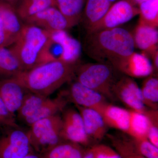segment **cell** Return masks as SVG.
Here are the masks:
<instances>
[{"mask_svg": "<svg viewBox=\"0 0 158 158\" xmlns=\"http://www.w3.org/2000/svg\"><path fill=\"white\" fill-rule=\"evenodd\" d=\"M28 92L15 77L0 79V97L9 111L14 115Z\"/></svg>", "mask_w": 158, "mask_h": 158, "instance_id": "obj_13", "label": "cell"}, {"mask_svg": "<svg viewBox=\"0 0 158 158\" xmlns=\"http://www.w3.org/2000/svg\"><path fill=\"white\" fill-rule=\"evenodd\" d=\"M23 23L37 26L49 32L66 31L71 28L66 18L56 6L32 15Z\"/></svg>", "mask_w": 158, "mask_h": 158, "instance_id": "obj_12", "label": "cell"}, {"mask_svg": "<svg viewBox=\"0 0 158 158\" xmlns=\"http://www.w3.org/2000/svg\"><path fill=\"white\" fill-rule=\"evenodd\" d=\"M134 144L139 152L146 158H158V148L151 143L148 139H134Z\"/></svg>", "mask_w": 158, "mask_h": 158, "instance_id": "obj_29", "label": "cell"}, {"mask_svg": "<svg viewBox=\"0 0 158 158\" xmlns=\"http://www.w3.org/2000/svg\"><path fill=\"white\" fill-rule=\"evenodd\" d=\"M78 65L56 60L23 71L14 77L29 92L49 97L74 78Z\"/></svg>", "mask_w": 158, "mask_h": 158, "instance_id": "obj_2", "label": "cell"}, {"mask_svg": "<svg viewBox=\"0 0 158 158\" xmlns=\"http://www.w3.org/2000/svg\"><path fill=\"white\" fill-rule=\"evenodd\" d=\"M50 33L33 25L24 23L15 42L9 47L20 62L24 71L40 64L43 53Z\"/></svg>", "mask_w": 158, "mask_h": 158, "instance_id": "obj_3", "label": "cell"}, {"mask_svg": "<svg viewBox=\"0 0 158 158\" xmlns=\"http://www.w3.org/2000/svg\"><path fill=\"white\" fill-rule=\"evenodd\" d=\"M144 114L148 121V139L156 147L158 148V110H146Z\"/></svg>", "mask_w": 158, "mask_h": 158, "instance_id": "obj_28", "label": "cell"}, {"mask_svg": "<svg viewBox=\"0 0 158 158\" xmlns=\"http://www.w3.org/2000/svg\"><path fill=\"white\" fill-rule=\"evenodd\" d=\"M6 130L0 136V158H22L35 152L27 131L19 126L6 127Z\"/></svg>", "mask_w": 158, "mask_h": 158, "instance_id": "obj_6", "label": "cell"}, {"mask_svg": "<svg viewBox=\"0 0 158 158\" xmlns=\"http://www.w3.org/2000/svg\"><path fill=\"white\" fill-rule=\"evenodd\" d=\"M113 93L131 110L144 113L147 108L143 104L140 88L132 78L123 76L118 78L113 87Z\"/></svg>", "mask_w": 158, "mask_h": 158, "instance_id": "obj_8", "label": "cell"}, {"mask_svg": "<svg viewBox=\"0 0 158 158\" xmlns=\"http://www.w3.org/2000/svg\"><path fill=\"white\" fill-rule=\"evenodd\" d=\"M83 158H94V157L93 152L92 151H90V152L84 156Z\"/></svg>", "mask_w": 158, "mask_h": 158, "instance_id": "obj_36", "label": "cell"}, {"mask_svg": "<svg viewBox=\"0 0 158 158\" xmlns=\"http://www.w3.org/2000/svg\"><path fill=\"white\" fill-rule=\"evenodd\" d=\"M0 46L6 47V39L4 24L0 15Z\"/></svg>", "mask_w": 158, "mask_h": 158, "instance_id": "obj_32", "label": "cell"}, {"mask_svg": "<svg viewBox=\"0 0 158 158\" xmlns=\"http://www.w3.org/2000/svg\"><path fill=\"white\" fill-rule=\"evenodd\" d=\"M100 114L107 127L126 133L129 121V110L108 103L103 108Z\"/></svg>", "mask_w": 158, "mask_h": 158, "instance_id": "obj_19", "label": "cell"}, {"mask_svg": "<svg viewBox=\"0 0 158 158\" xmlns=\"http://www.w3.org/2000/svg\"><path fill=\"white\" fill-rule=\"evenodd\" d=\"M23 71L19 60L11 49L7 47L0 46L1 79L14 77Z\"/></svg>", "mask_w": 158, "mask_h": 158, "instance_id": "obj_20", "label": "cell"}, {"mask_svg": "<svg viewBox=\"0 0 158 158\" xmlns=\"http://www.w3.org/2000/svg\"><path fill=\"white\" fill-rule=\"evenodd\" d=\"M140 158H145V157H143V156H141V157H140Z\"/></svg>", "mask_w": 158, "mask_h": 158, "instance_id": "obj_38", "label": "cell"}, {"mask_svg": "<svg viewBox=\"0 0 158 158\" xmlns=\"http://www.w3.org/2000/svg\"><path fill=\"white\" fill-rule=\"evenodd\" d=\"M109 64L119 73L132 78L146 77L153 74L152 62L144 53L134 52L129 56L115 59Z\"/></svg>", "mask_w": 158, "mask_h": 158, "instance_id": "obj_9", "label": "cell"}, {"mask_svg": "<svg viewBox=\"0 0 158 158\" xmlns=\"http://www.w3.org/2000/svg\"><path fill=\"white\" fill-rule=\"evenodd\" d=\"M27 131L34 151L39 155L63 141L62 116L56 114L34 123Z\"/></svg>", "mask_w": 158, "mask_h": 158, "instance_id": "obj_5", "label": "cell"}, {"mask_svg": "<svg viewBox=\"0 0 158 158\" xmlns=\"http://www.w3.org/2000/svg\"><path fill=\"white\" fill-rule=\"evenodd\" d=\"M130 118L126 134L136 139H148V121L143 113L129 110Z\"/></svg>", "mask_w": 158, "mask_h": 158, "instance_id": "obj_23", "label": "cell"}, {"mask_svg": "<svg viewBox=\"0 0 158 158\" xmlns=\"http://www.w3.org/2000/svg\"><path fill=\"white\" fill-rule=\"evenodd\" d=\"M133 1H134V2L135 3L136 5L138 6L141 3L144 2L148 1V0H133Z\"/></svg>", "mask_w": 158, "mask_h": 158, "instance_id": "obj_37", "label": "cell"}, {"mask_svg": "<svg viewBox=\"0 0 158 158\" xmlns=\"http://www.w3.org/2000/svg\"><path fill=\"white\" fill-rule=\"evenodd\" d=\"M1 1L10 4V5H11V6H13L14 7L15 6V4L17 2L18 0H1Z\"/></svg>", "mask_w": 158, "mask_h": 158, "instance_id": "obj_35", "label": "cell"}, {"mask_svg": "<svg viewBox=\"0 0 158 158\" xmlns=\"http://www.w3.org/2000/svg\"><path fill=\"white\" fill-rule=\"evenodd\" d=\"M157 28L138 22L132 34L135 46L143 51L148 57H151L158 51Z\"/></svg>", "mask_w": 158, "mask_h": 158, "instance_id": "obj_15", "label": "cell"}, {"mask_svg": "<svg viewBox=\"0 0 158 158\" xmlns=\"http://www.w3.org/2000/svg\"><path fill=\"white\" fill-rule=\"evenodd\" d=\"M56 7L67 19L71 27L81 22L86 0H56Z\"/></svg>", "mask_w": 158, "mask_h": 158, "instance_id": "obj_22", "label": "cell"}, {"mask_svg": "<svg viewBox=\"0 0 158 158\" xmlns=\"http://www.w3.org/2000/svg\"><path fill=\"white\" fill-rule=\"evenodd\" d=\"M119 0H87L81 22L86 31L102 19L113 4Z\"/></svg>", "mask_w": 158, "mask_h": 158, "instance_id": "obj_18", "label": "cell"}, {"mask_svg": "<svg viewBox=\"0 0 158 158\" xmlns=\"http://www.w3.org/2000/svg\"><path fill=\"white\" fill-rule=\"evenodd\" d=\"M0 15L2 19L6 39V47L12 45L23 28L24 23L18 15L14 7L0 0Z\"/></svg>", "mask_w": 158, "mask_h": 158, "instance_id": "obj_16", "label": "cell"}, {"mask_svg": "<svg viewBox=\"0 0 158 158\" xmlns=\"http://www.w3.org/2000/svg\"><path fill=\"white\" fill-rule=\"evenodd\" d=\"M62 113V140L78 144L88 143L89 138L85 131L81 116L78 110L65 108Z\"/></svg>", "mask_w": 158, "mask_h": 158, "instance_id": "obj_11", "label": "cell"}, {"mask_svg": "<svg viewBox=\"0 0 158 158\" xmlns=\"http://www.w3.org/2000/svg\"><path fill=\"white\" fill-rule=\"evenodd\" d=\"M63 44L64 53L62 61L71 64H78L81 51L80 43L66 33L63 38Z\"/></svg>", "mask_w": 158, "mask_h": 158, "instance_id": "obj_27", "label": "cell"}, {"mask_svg": "<svg viewBox=\"0 0 158 158\" xmlns=\"http://www.w3.org/2000/svg\"><path fill=\"white\" fill-rule=\"evenodd\" d=\"M152 59V64L153 69V73H155L156 75L158 71V51L156 52L151 56Z\"/></svg>", "mask_w": 158, "mask_h": 158, "instance_id": "obj_33", "label": "cell"}, {"mask_svg": "<svg viewBox=\"0 0 158 158\" xmlns=\"http://www.w3.org/2000/svg\"><path fill=\"white\" fill-rule=\"evenodd\" d=\"M81 116L85 131L89 138L102 139L106 135L107 127L101 115L95 110L76 106Z\"/></svg>", "mask_w": 158, "mask_h": 158, "instance_id": "obj_17", "label": "cell"}, {"mask_svg": "<svg viewBox=\"0 0 158 158\" xmlns=\"http://www.w3.org/2000/svg\"><path fill=\"white\" fill-rule=\"evenodd\" d=\"M118 72L112 65L97 62L78 64L76 70V81L87 88L100 94L106 99L115 98L113 87L118 78Z\"/></svg>", "mask_w": 158, "mask_h": 158, "instance_id": "obj_4", "label": "cell"}, {"mask_svg": "<svg viewBox=\"0 0 158 158\" xmlns=\"http://www.w3.org/2000/svg\"><path fill=\"white\" fill-rule=\"evenodd\" d=\"M139 14L138 6L133 0H119L113 4L100 20L86 32L92 33L118 27Z\"/></svg>", "mask_w": 158, "mask_h": 158, "instance_id": "obj_7", "label": "cell"}, {"mask_svg": "<svg viewBox=\"0 0 158 158\" xmlns=\"http://www.w3.org/2000/svg\"><path fill=\"white\" fill-rule=\"evenodd\" d=\"M65 91L60 92L54 98L47 97L34 113L24 120L25 124L30 127L37 121L53 116L63 112L69 102Z\"/></svg>", "mask_w": 158, "mask_h": 158, "instance_id": "obj_14", "label": "cell"}, {"mask_svg": "<svg viewBox=\"0 0 158 158\" xmlns=\"http://www.w3.org/2000/svg\"><path fill=\"white\" fill-rule=\"evenodd\" d=\"M94 158H122L109 148L105 146H98L92 150Z\"/></svg>", "mask_w": 158, "mask_h": 158, "instance_id": "obj_31", "label": "cell"}, {"mask_svg": "<svg viewBox=\"0 0 158 158\" xmlns=\"http://www.w3.org/2000/svg\"><path fill=\"white\" fill-rule=\"evenodd\" d=\"M143 104L146 108L158 110V76L152 74L146 77L141 88Z\"/></svg>", "mask_w": 158, "mask_h": 158, "instance_id": "obj_24", "label": "cell"}, {"mask_svg": "<svg viewBox=\"0 0 158 158\" xmlns=\"http://www.w3.org/2000/svg\"><path fill=\"white\" fill-rule=\"evenodd\" d=\"M52 6L56 7V0H18L14 8L23 23L32 15Z\"/></svg>", "mask_w": 158, "mask_h": 158, "instance_id": "obj_21", "label": "cell"}, {"mask_svg": "<svg viewBox=\"0 0 158 158\" xmlns=\"http://www.w3.org/2000/svg\"><path fill=\"white\" fill-rule=\"evenodd\" d=\"M135 48L132 34L120 27L87 33L84 44L88 56L98 62L108 64L129 56Z\"/></svg>", "mask_w": 158, "mask_h": 158, "instance_id": "obj_1", "label": "cell"}, {"mask_svg": "<svg viewBox=\"0 0 158 158\" xmlns=\"http://www.w3.org/2000/svg\"><path fill=\"white\" fill-rule=\"evenodd\" d=\"M139 22L157 28L158 26V0H148L138 6Z\"/></svg>", "mask_w": 158, "mask_h": 158, "instance_id": "obj_26", "label": "cell"}, {"mask_svg": "<svg viewBox=\"0 0 158 158\" xmlns=\"http://www.w3.org/2000/svg\"><path fill=\"white\" fill-rule=\"evenodd\" d=\"M78 144L62 141L40 156L41 158H83L84 156Z\"/></svg>", "mask_w": 158, "mask_h": 158, "instance_id": "obj_25", "label": "cell"}, {"mask_svg": "<svg viewBox=\"0 0 158 158\" xmlns=\"http://www.w3.org/2000/svg\"><path fill=\"white\" fill-rule=\"evenodd\" d=\"M22 158H41L40 156L36 152H34L29 154L28 155Z\"/></svg>", "mask_w": 158, "mask_h": 158, "instance_id": "obj_34", "label": "cell"}, {"mask_svg": "<svg viewBox=\"0 0 158 158\" xmlns=\"http://www.w3.org/2000/svg\"><path fill=\"white\" fill-rule=\"evenodd\" d=\"M0 127H19L15 115L11 113L0 97Z\"/></svg>", "mask_w": 158, "mask_h": 158, "instance_id": "obj_30", "label": "cell"}, {"mask_svg": "<svg viewBox=\"0 0 158 158\" xmlns=\"http://www.w3.org/2000/svg\"><path fill=\"white\" fill-rule=\"evenodd\" d=\"M65 92L69 102L73 103L75 106L95 110L99 114L108 103L104 96L76 81L71 84Z\"/></svg>", "mask_w": 158, "mask_h": 158, "instance_id": "obj_10", "label": "cell"}]
</instances>
